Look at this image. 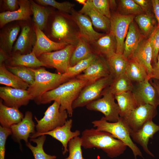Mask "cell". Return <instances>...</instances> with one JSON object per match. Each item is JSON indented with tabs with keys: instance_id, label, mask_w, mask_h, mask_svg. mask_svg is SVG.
I'll list each match as a JSON object with an SVG mask.
<instances>
[{
	"instance_id": "6da1fadb",
	"label": "cell",
	"mask_w": 159,
	"mask_h": 159,
	"mask_svg": "<svg viewBox=\"0 0 159 159\" xmlns=\"http://www.w3.org/2000/svg\"><path fill=\"white\" fill-rule=\"evenodd\" d=\"M71 15L54 11L50 15L43 32L54 42L76 46L80 36Z\"/></svg>"
},
{
	"instance_id": "7a4b0ae2",
	"label": "cell",
	"mask_w": 159,
	"mask_h": 159,
	"mask_svg": "<svg viewBox=\"0 0 159 159\" xmlns=\"http://www.w3.org/2000/svg\"><path fill=\"white\" fill-rule=\"evenodd\" d=\"M91 83L87 81L74 78L62 83L53 90L44 93L42 96L41 104L56 101L60 104V111L67 110L68 116L73 115L72 104L83 88Z\"/></svg>"
},
{
	"instance_id": "3957f363",
	"label": "cell",
	"mask_w": 159,
	"mask_h": 159,
	"mask_svg": "<svg viewBox=\"0 0 159 159\" xmlns=\"http://www.w3.org/2000/svg\"><path fill=\"white\" fill-rule=\"evenodd\" d=\"M80 138L82 146L85 149L96 148L101 149L112 158L123 153L127 147L110 133L93 128L83 130Z\"/></svg>"
},
{
	"instance_id": "277c9868",
	"label": "cell",
	"mask_w": 159,
	"mask_h": 159,
	"mask_svg": "<svg viewBox=\"0 0 159 159\" xmlns=\"http://www.w3.org/2000/svg\"><path fill=\"white\" fill-rule=\"evenodd\" d=\"M33 69L35 73V80L27 90L32 100L37 105L41 104V97L44 93L68 80L63 76L62 74L50 72L44 67Z\"/></svg>"
},
{
	"instance_id": "5b68a950",
	"label": "cell",
	"mask_w": 159,
	"mask_h": 159,
	"mask_svg": "<svg viewBox=\"0 0 159 159\" xmlns=\"http://www.w3.org/2000/svg\"><path fill=\"white\" fill-rule=\"evenodd\" d=\"M92 123L97 129L109 132L114 138L123 142L131 150L135 159H137V156L143 157L140 150L133 141L130 130L122 118L120 117L117 122H110L103 116L100 120H94Z\"/></svg>"
},
{
	"instance_id": "8992f818",
	"label": "cell",
	"mask_w": 159,
	"mask_h": 159,
	"mask_svg": "<svg viewBox=\"0 0 159 159\" xmlns=\"http://www.w3.org/2000/svg\"><path fill=\"white\" fill-rule=\"evenodd\" d=\"M60 104L54 101L48 107L42 118L39 120L34 118L37 122L36 125V133H43L52 130L63 126L67 120L68 116L66 110L60 111Z\"/></svg>"
},
{
	"instance_id": "52a82bcc",
	"label": "cell",
	"mask_w": 159,
	"mask_h": 159,
	"mask_svg": "<svg viewBox=\"0 0 159 159\" xmlns=\"http://www.w3.org/2000/svg\"><path fill=\"white\" fill-rule=\"evenodd\" d=\"M113 80L110 75L86 85L73 102V109L86 106L90 102L100 98L103 91L110 85Z\"/></svg>"
},
{
	"instance_id": "ba28073f",
	"label": "cell",
	"mask_w": 159,
	"mask_h": 159,
	"mask_svg": "<svg viewBox=\"0 0 159 159\" xmlns=\"http://www.w3.org/2000/svg\"><path fill=\"white\" fill-rule=\"evenodd\" d=\"M107 88L102 92V97L90 102L86 106L89 110L102 113L108 122H117L120 117L119 108L117 103L115 102L114 95Z\"/></svg>"
},
{
	"instance_id": "9c48e42d",
	"label": "cell",
	"mask_w": 159,
	"mask_h": 159,
	"mask_svg": "<svg viewBox=\"0 0 159 159\" xmlns=\"http://www.w3.org/2000/svg\"><path fill=\"white\" fill-rule=\"evenodd\" d=\"M76 46L68 44L62 49L43 54L37 58L47 67L54 68L63 74L69 67L70 57Z\"/></svg>"
},
{
	"instance_id": "30bf717a",
	"label": "cell",
	"mask_w": 159,
	"mask_h": 159,
	"mask_svg": "<svg viewBox=\"0 0 159 159\" xmlns=\"http://www.w3.org/2000/svg\"><path fill=\"white\" fill-rule=\"evenodd\" d=\"M34 25L32 18L21 21L20 31L13 46L12 53L25 54L32 52L37 39Z\"/></svg>"
},
{
	"instance_id": "8fae6325",
	"label": "cell",
	"mask_w": 159,
	"mask_h": 159,
	"mask_svg": "<svg viewBox=\"0 0 159 159\" xmlns=\"http://www.w3.org/2000/svg\"><path fill=\"white\" fill-rule=\"evenodd\" d=\"M135 16L124 15L118 12L111 14L110 32L115 36L117 43L116 53L123 54L125 39L130 24Z\"/></svg>"
},
{
	"instance_id": "7c38bea8",
	"label": "cell",
	"mask_w": 159,
	"mask_h": 159,
	"mask_svg": "<svg viewBox=\"0 0 159 159\" xmlns=\"http://www.w3.org/2000/svg\"><path fill=\"white\" fill-rule=\"evenodd\" d=\"M157 114L156 108L145 104L138 106L127 117L122 118L131 132L140 130L147 122L152 120Z\"/></svg>"
},
{
	"instance_id": "4fadbf2b",
	"label": "cell",
	"mask_w": 159,
	"mask_h": 159,
	"mask_svg": "<svg viewBox=\"0 0 159 159\" xmlns=\"http://www.w3.org/2000/svg\"><path fill=\"white\" fill-rule=\"evenodd\" d=\"M148 78L142 82L136 83L132 92L138 106L145 104L156 108L159 105V96L156 88L150 83Z\"/></svg>"
},
{
	"instance_id": "5bb4252c",
	"label": "cell",
	"mask_w": 159,
	"mask_h": 159,
	"mask_svg": "<svg viewBox=\"0 0 159 159\" xmlns=\"http://www.w3.org/2000/svg\"><path fill=\"white\" fill-rule=\"evenodd\" d=\"M0 97L5 105L19 108L26 106L32 100L28 91L26 90L8 86L0 87Z\"/></svg>"
},
{
	"instance_id": "9a60e30c",
	"label": "cell",
	"mask_w": 159,
	"mask_h": 159,
	"mask_svg": "<svg viewBox=\"0 0 159 159\" xmlns=\"http://www.w3.org/2000/svg\"><path fill=\"white\" fill-rule=\"evenodd\" d=\"M73 120L71 119L67 120L65 124L62 126L47 132L37 134L34 133L31 135V138H37L42 135H49L53 138L59 141L62 143L63 151L62 153L65 154L69 152L68 145L70 141L73 138L79 136L80 132L78 130L75 131H71L72 125Z\"/></svg>"
},
{
	"instance_id": "2e32d148",
	"label": "cell",
	"mask_w": 159,
	"mask_h": 159,
	"mask_svg": "<svg viewBox=\"0 0 159 159\" xmlns=\"http://www.w3.org/2000/svg\"><path fill=\"white\" fill-rule=\"evenodd\" d=\"M70 14L72 19L79 28L80 37L89 44L95 42L104 34L94 29L92 22L87 16L73 9Z\"/></svg>"
},
{
	"instance_id": "e0dca14e",
	"label": "cell",
	"mask_w": 159,
	"mask_h": 159,
	"mask_svg": "<svg viewBox=\"0 0 159 159\" xmlns=\"http://www.w3.org/2000/svg\"><path fill=\"white\" fill-rule=\"evenodd\" d=\"M21 30V21L9 22L0 30V49L9 56L12 55L13 46Z\"/></svg>"
},
{
	"instance_id": "ac0fdd59",
	"label": "cell",
	"mask_w": 159,
	"mask_h": 159,
	"mask_svg": "<svg viewBox=\"0 0 159 159\" xmlns=\"http://www.w3.org/2000/svg\"><path fill=\"white\" fill-rule=\"evenodd\" d=\"M76 77L78 79L87 81L90 83L110 75L106 60L98 55L97 58L86 69Z\"/></svg>"
},
{
	"instance_id": "d6986e66",
	"label": "cell",
	"mask_w": 159,
	"mask_h": 159,
	"mask_svg": "<svg viewBox=\"0 0 159 159\" xmlns=\"http://www.w3.org/2000/svg\"><path fill=\"white\" fill-rule=\"evenodd\" d=\"M19 0V7L18 9L0 13V29L10 22L27 21L32 19V13L30 0Z\"/></svg>"
},
{
	"instance_id": "ffe728a7",
	"label": "cell",
	"mask_w": 159,
	"mask_h": 159,
	"mask_svg": "<svg viewBox=\"0 0 159 159\" xmlns=\"http://www.w3.org/2000/svg\"><path fill=\"white\" fill-rule=\"evenodd\" d=\"M152 48L149 38H144L140 43L130 59H133L143 66L151 79L153 73Z\"/></svg>"
},
{
	"instance_id": "44dd1931",
	"label": "cell",
	"mask_w": 159,
	"mask_h": 159,
	"mask_svg": "<svg viewBox=\"0 0 159 159\" xmlns=\"http://www.w3.org/2000/svg\"><path fill=\"white\" fill-rule=\"evenodd\" d=\"M34 27L36 34L37 39L32 52L34 53L37 57L43 54L62 49L68 45L64 43L53 41L34 24Z\"/></svg>"
},
{
	"instance_id": "7402d4cb",
	"label": "cell",
	"mask_w": 159,
	"mask_h": 159,
	"mask_svg": "<svg viewBox=\"0 0 159 159\" xmlns=\"http://www.w3.org/2000/svg\"><path fill=\"white\" fill-rule=\"evenodd\" d=\"M32 113L27 111L22 120L12 125L10 128L13 137L17 142H20L21 140H23L27 143L28 142V139L30 135L36 133Z\"/></svg>"
},
{
	"instance_id": "603a6c76",
	"label": "cell",
	"mask_w": 159,
	"mask_h": 159,
	"mask_svg": "<svg viewBox=\"0 0 159 159\" xmlns=\"http://www.w3.org/2000/svg\"><path fill=\"white\" fill-rule=\"evenodd\" d=\"M89 44L95 54L105 59L116 53V39L114 35L110 32Z\"/></svg>"
},
{
	"instance_id": "cb8c5ba5",
	"label": "cell",
	"mask_w": 159,
	"mask_h": 159,
	"mask_svg": "<svg viewBox=\"0 0 159 159\" xmlns=\"http://www.w3.org/2000/svg\"><path fill=\"white\" fill-rule=\"evenodd\" d=\"M158 131L159 125L151 120L145 123L140 130L131 132L130 135L132 140L140 144L146 153L154 157L148 149V144L150 139H153L154 135Z\"/></svg>"
},
{
	"instance_id": "d4e9b609",
	"label": "cell",
	"mask_w": 159,
	"mask_h": 159,
	"mask_svg": "<svg viewBox=\"0 0 159 159\" xmlns=\"http://www.w3.org/2000/svg\"><path fill=\"white\" fill-rule=\"evenodd\" d=\"M79 12L90 18L92 24L96 28L109 33L110 20L99 12L93 6L91 0H87Z\"/></svg>"
},
{
	"instance_id": "484cf974",
	"label": "cell",
	"mask_w": 159,
	"mask_h": 159,
	"mask_svg": "<svg viewBox=\"0 0 159 159\" xmlns=\"http://www.w3.org/2000/svg\"><path fill=\"white\" fill-rule=\"evenodd\" d=\"M6 66H21L35 69L47 66L36 56L32 52L30 54H22L19 53H12L5 62Z\"/></svg>"
},
{
	"instance_id": "4316f807",
	"label": "cell",
	"mask_w": 159,
	"mask_h": 159,
	"mask_svg": "<svg viewBox=\"0 0 159 159\" xmlns=\"http://www.w3.org/2000/svg\"><path fill=\"white\" fill-rule=\"evenodd\" d=\"M144 38L134 20L130 25L125 38L123 55L127 59H130L140 43Z\"/></svg>"
},
{
	"instance_id": "83f0119b",
	"label": "cell",
	"mask_w": 159,
	"mask_h": 159,
	"mask_svg": "<svg viewBox=\"0 0 159 159\" xmlns=\"http://www.w3.org/2000/svg\"><path fill=\"white\" fill-rule=\"evenodd\" d=\"M19 108L8 107L0 100V123L3 127L10 128L13 125L21 122L24 117Z\"/></svg>"
},
{
	"instance_id": "f1b7e54d",
	"label": "cell",
	"mask_w": 159,
	"mask_h": 159,
	"mask_svg": "<svg viewBox=\"0 0 159 159\" xmlns=\"http://www.w3.org/2000/svg\"><path fill=\"white\" fill-rule=\"evenodd\" d=\"M30 1L33 21L34 24L43 31L50 15L54 10L52 7L40 5L33 0Z\"/></svg>"
},
{
	"instance_id": "f546056e",
	"label": "cell",
	"mask_w": 159,
	"mask_h": 159,
	"mask_svg": "<svg viewBox=\"0 0 159 159\" xmlns=\"http://www.w3.org/2000/svg\"><path fill=\"white\" fill-rule=\"evenodd\" d=\"M120 110V117L125 118L136 108L138 105L132 91L114 95Z\"/></svg>"
},
{
	"instance_id": "4dcf8cb0",
	"label": "cell",
	"mask_w": 159,
	"mask_h": 159,
	"mask_svg": "<svg viewBox=\"0 0 159 159\" xmlns=\"http://www.w3.org/2000/svg\"><path fill=\"white\" fill-rule=\"evenodd\" d=\"M134 20L140 33L146 38H148L157 28L158 23L154 15L142 14L135 16Z\"/></svg>"
},
{
	"instance_id": "1f68e13d",
	"label": "cell",
	"mask_w": 159,
	"mask_h": 159,
	"mask_svg": "<svg viewBox=\"0 0 159 159\" xmlns=\"http://www.w3.org/2000/svg\"><path fill=\"white\" fill-rule=\"evenodd\" d=\"M94 54L90 44L84 39L80 37L70 57L69 67L74 65L80 61L89 58Z\"/></svg>"
},
{
	"instance_id": "d6a6232c",
	"label": "cell",
	"mask_w": 159,
	"mask_h": 159,
	"mask_svg": "<svg viewBox=\"0 0 159 159\" xmlns=\"http://www.w3.org/2000/svg\"><path fill=\"white\" fill-rule=\"evenodd\" d=\"M0 84L12 88L26 90L29 85L9 71L4 63L0 65Z\"/></svg>"
},
{
	"instance_id": "836d02e7",
	"label": "cell",
	"mask_w": 159,
	"mask_h": 159,
	"mask_svg": "<svg viewBox=\"0 0 159 159\" xmlns=\"http://www.w3.org/2000/svg\"><path fill=\"white\" fill-rule=\"evenodd\" d=\"M106 59L113 79L125 73L128 59L123 54L115 53Z\"/></svg>"
},
{
	"instance_id": "e575fe53",
	"label": "cell",
	"mask_w": 159,
	"mask_h": 159,
	"mask_svg": "<svg viewBox=\"0 0 159 159\" xmlns=\"http://www.w3.org/2000/svg\"><path fill=\"white\" fill-rule=\"evenodd\" d=\"M125 73L132 82H142L148 78L151 79L143 67L132 59L128 60Z\"/></svg>"
},
{
	"instance_id": "d590c367",
	"label": "cell",
	"mask_w": 159,
	"mask_h": 159,
	"mask_svg": "<svg viewBox=\"0 0 159 159\" xmlns=\"http://www.w3.org/2000/svg\"><path fill=\"white\" fill-rule=\"evenodd\" d=\"M133 87L132 82L125 73L114 78L111 84L107 88L111 93L116 95L132 91Z\"/></svg>"
},
{
	"instance_id": "8d00e7d4",
	"label": "cell",
	"mask_w": 159,
	"mask_h": 159,
	"mask_svg": "<svg viewBox=\"0 0 159 159\" xmlns=\"http://www.w3.org/2000/svg\"><path fill=\"white\" fill-rule=\"evenodd\" d=\"M45 135H42L38 138H31V141L36 143V146H34L28 142L26 145L32 151L34 159H56V156L50 155L47 154L43 149V145L46 140Z\"/></svg>"
},
{
	"instance_id": "74e56055",
	"label": "cell",
	"mask_w": 159,
	"mask_h": 159,
	"mask_svg": "<svg viewBox=\"0 0 159 159\" xmlns=\"http://www.w3.org/2000/svg\"><path fill=\"white\" fill-rule=\"evenodd\" d=\"M98 55L94 54L89 58L81 60L74 65L69 67L67 71L62 74L63 76L69 80L81 74L96 59Z\"/></svg>"
},
{
	"instance_id": "f35d334b",
	"label": "cell",
	"mask_w": 159,
	"mask_h": 159,
	"mask_svg": "<svg viewBox=\"0 0 159 159\" xmlns=\"http://www.w3.org/2000/svg\"><path fill=\"white\" fill-rule=\"evenodd\" d=\"M7 69L29 85L34 83L35 79V73L33 68L24 66H6Z\"/></svg>"
},
{
	"instance_id": "ab89813d",
	"label": "cell",
	"mask_w": 159,
	"mask_h": 159,
	"mask_svg": "<svg viewBox=\"0 0 159 159\" xmlns=\"http://www.w3.org/2000/svg\"><path fill=\"white\" fill-rule=\"evenodd\" d=\"M118 12L124 15H137L145 14L140 7L134 0L119 1Z\"/></svg>"
},
{
	"instance_id": "60d3db41",
	"label": "cell",
	"mask_w": 159,
	"mask_h": 159,
	"mask_svg": "<svg viewBox=\"0 0 159 159\" xmlns=\"http://www.w3.org/2000/svg\"><path fill=\"white\" fill-rule=\"evenodd\" d=\"M36 3L41 5L50 6L57 9L58 11L67 13H71L74 4L69 2L66 1L62 2L54 0H34Z\"/></svg>"
},
{
	"instance_id": "b9f144b4",
	"label": "cell",
	"mask_w": 159,
	"mask_h": 159,
	"mask_svg": "<svg viewBox=\"0 0 159 159\" xmlns=\"http://www.w3.org/2000/svg\"><path fill=\"white\" fill-rule=\"evenodd\" d=\"M81 143V138L79 136L71 140L68 145L69 155L65 159H85L82 156Z\"/></svg>"
},
{
	"instance_id": "7bdbcfd3",
	"label": "cell",
	"mask_w": 159,
	"mask_h": 159,
	"mask_svg": "<svg viewBox=\"0 0 159 159\" xmlns=\"http://www.w3.org/2000/svg\"><path fill=\"white\" fill-rule=\"evenodd\" d=\"M151 43L152 51L153 57L152 65L157 62V58L159 52V26L149 37Z\"/></svg>"
},
{
	"instance_id": "ee69618b",
	"label": "cell",
	"mask_w": 159,
	"mask_h": 159,
	"mask_svg": "<svg viewBox=\"0 0 159 159\" xmlns=\"http://www.w3.org/2000/svg\"><path fill=\"white\" fill-rule=\"evenodd\" d=\"M94 7L101 14L109 19L111 17L109 0H91Z\"/></svg>"
},
{
	"instance_id": "f6af8a7d",
	"label": "cell",
	"mask_w": 159,
	"mask_h": 159,
	"mask_svg": "<svg viewBox=\"0 0 159 159\" xmlns=\"http://www.w3.org/2000/svg\"><path fill=\"white\" fill-rule=\"evenodd\" d=\"M11 134V128L0 126V159H5L6 140L7 137Z\"/></svg>"
},
{
	"instance_id": "bcb514c9",
	"label": "cell",
	"mask_w": 159,
	"mask_h": 159,
	"mask_svg": "<svg viewBox=\"0 0 159 159\" xmlns=\"http://www.w3.org/2000/svg\"><path fill=\"white\" fill-rule=\"evenodd\" d=\"M19 7V0H0V13L14 11L18 9Z\"/></svg>"
},
{
	"instance_id": "7dc6e473",
	"label": "cell",
	"mask_w": 159,
	"mask_h": 159,
	"mask_svg": "<svg viewBox=\"0 0 159 159\" xmlns=\"http://www.w3.org/2000/svg\"><path fill=\"white\" fill-rule=\"evenodd\" d=\"M140 7L144 13L148 15H154L152 0H134Z\"/></svg>"
},
{
	"instance_id": "c3c4849f",
	"label": "cell",
	"mask_w": 159,
	"mask_h": 159,
	"mask_svg": "<svg viewBox=\"0 0 159 159\" xmlns=\"http://www.w3.org/2000/svg\"><path fill=\"white\" fill-rule=\"evenodd\" d=\"M153 73L151 79L159 80V53L158 56L157 62L152 65Z\"/></svg>"
},
{
	"instance_id": "681fc988",
	"label": "cell",
	"mask_w": 159,
	"mask_h": 159,
	"mask_svg": "<svg viewBox=\"0 0 159 159\" xmlns=\"http://www.w3.org/2000/svg\"><path fill=\"white\" fill-rule=\"evenodd\" d=\"M153 13L159 26V0H152Z\"/></svg>"
},
{
	"instance_id": "f907efd6",
	"label": "cell",
	"mask_w": 159,
	"mask_h": 159,
	"mask_svg": "<svg viewBox=\"0 0 159 159\" xmlns=\"http://www.w3.org/2000/svg\"><path fill=\"white\" fill-rule=\"evenodd\" d=\"M9 57L6 53L0 49V65L4 63Z\"/></svg>"
},
{
	"instance_id": "816d5d0a",
	"label": "cell",
	"mask_w": 159,
	"mask_h": 159,
	"mask_svg": "<svg viewBox=\"0 0 159 159\" xmlns=\"http://www.w3.org/2000/svg\"><path fill=\"white\" fill-rule=\"evenodd\" d=\"M153 79L154 80L153 82H152L151 79L149 80V81L151 84L156 89L159 96V86L157 83V80L155 79Z\"/></svg>"
},
{
	"instance_id": "f5cc1de1",
	"label": "cell",
	"mask_w": 159,
	"mask_h": 159,
	"mask_svg": "<svg viewBox=\"0 0 159 159\" xmlns=\"http://www.w3.org/2000/svg\"><path fill=\"white\" fill-rule=\"evenodd\" d=\"M110 8H114L115 7L116 3L115 0H109Z\"/></svg>"
},
{
	"instance_id": "db71d44e",
	"label": "cell",
	"mask_w": 159,
	"mask_h": 159,
	"mask_svg": "<svg viewBox=\"0 0 159 159\" xmlns=\"http://www.w3.org/2000/svg\"><path fill=\"white\" fill-rule=\"evenodd\" d=\"M76 1L78 3L82 4L83 5H85L87 2V0H76Z\"/></svg>"
},
{
	"instance_id": "11a10c76",
	"label": "cell",
	"mask_w": 159,
	"mask_h": 159,
	"mask_svg": "<svg viewBox=\"0 0 159 159\" xmlns=\"http://www.w3.org/2000/svg\"><path fill=\"white\" fill-rule=\"evenodd\" d=\"M157 80V83L159 86V80Z\"/></svg>"
}]
</instances>
